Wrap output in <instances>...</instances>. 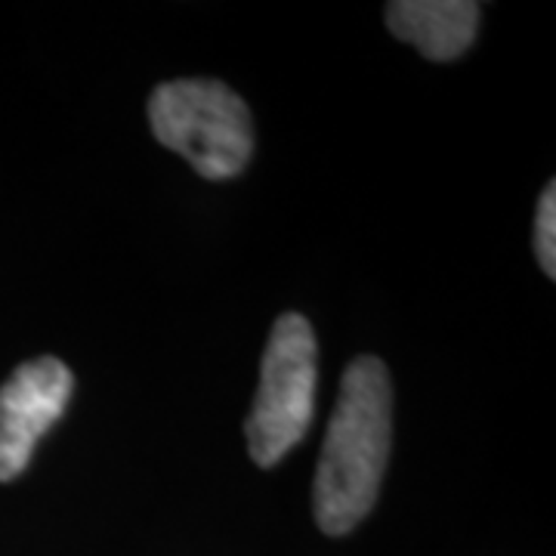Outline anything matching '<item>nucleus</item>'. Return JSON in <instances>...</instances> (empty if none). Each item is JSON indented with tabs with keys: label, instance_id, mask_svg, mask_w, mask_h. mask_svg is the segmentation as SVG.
<instances>
[{
	"label": "nucleus",
	"instance_id": "1",
	"mask_svg": "<svg viewBox=\"0 0 556 556\" xmlns=\"http://www.w3.org/2000/svg\"><path fill=\"white\" fill-rule=\"evenodd\" d=\"M393 448V383L378 356L350 362L321 442L313 510L325 535H350L378 501Z\"/></svg>",
	"mask_w": 556,
	"mask_h": 556
},
{
	"label": "nucleus",
	"instance_id": "2",
	"mask_svg": "<svg viewBox=\"0 0 556 556\" xmlns=\"http://www.w3.org/2000/svg\"><path fill=\"white\" fill-rule=\"evenodd\" d=\"M149 124L161 146L174 149L204 179L239 177L254 155V121L223 80L179 78L155 87Z\"/></svg>",
	"mask_w": 556,
	"mask_h": 556
},
{
	"label": "nucleus",
	"instance_id": "3",
	"mask_svg": "<svg viewBox=\"0 0 556 556\" xmlns=\"http://www.w3.org/2000/svg\"><path fill=\"white\" fill-rule=\"evenodd\" d=\"M316 331L300 313H285L266 340L254 412L244 424L248 452L257 467H276L309 433L316 415Z\"/></svg>",
	"mask_w": 556,
	"mask_h": 556
},
{
	"label": "nucleus",
	"instance_id": "4",
	"mask_svg": "<svg viewBox=\"0 0 556 556\" xmlns=\"http://www.w3.org/2000/svg\"><path fill=\"white\" fill-rule=\"evenodd\" d=\"M75 393L72 368L56 356L22 362L0 387V482L31 464L35 445L56 424Z\"/></svg>",
	"mask_w": 556,
	"mask_h": 556
},
{
	"label": "nucleus",
	"instance_id": "5",
	"mask_svg": "<svg viewBox=\"0 0 556 556\" xmlns=\"http://www.w3.org/2000/svg\"><path fill=\"white\" fill-rule=\"evenodd\" d=\"M479 13L473 0H396L387 7V28L420 56L452 62L473 47Z\"/></svg>",
	"mask_w": 556,
	"mask_h": 556
},
{
	"label": "nucleus",
	"instance_id": "6",
	"mask_svg": "<svg viewBox=\"0 0 556 556\" xmlns=\"http://www.w3.org/2000/svg\"><path fill=\"white\" fill-rule=\"evenodd\" d=\"M535 257L538 266L556 278V189L554 179L544 186L541 199H538L535 214Z\"/></svg>",
	"mask_w": 556,
	"mask_h": 556
}]
</instances>
